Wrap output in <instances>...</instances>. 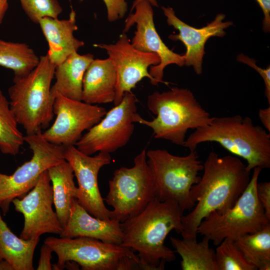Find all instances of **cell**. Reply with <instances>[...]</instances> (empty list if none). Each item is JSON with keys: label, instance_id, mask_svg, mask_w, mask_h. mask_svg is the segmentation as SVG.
<instances>
[{"label": "cell", "instance_id": "17", "mask_svg": "<svg viewBox=\"0 0 270 270\" xmlns=\"http://www.w3.org/2000/svg\"><path fill=\"white\" fill-rule=\"evenodd\" d=\"M162 9L166 18L168 24L172 26L179 32L178 34L170 35L168 38L173 40L181 41L186 48V52L184 54V65L192 66L195 72L200 74L206 41L212 36H224L226 34L224 30L232 25V22H223L225 14H218L214 20L206 26L198 28L179 19L172 8L162 6Z\"/></svg>", "mask_w": 270, "mask_h": 270}, {"label": "cell", "instance_id": "34", "mask_svg": "<svg viewBox=\"0 0 270 270\" xmlns=\"http://www.w3.org/2000/svg\"><path fill=\"white\" fill-rule=\"evenodd\" d=\"M264 14L262 30L266 32L270 31V0H256Z\"/></svg>", "mask_w": 270, "mask_h": 270}, {"label": "cell", "instance_id": "25", "mask_svg": "<svg viewBox=\"0 0 270 270\" xmlns=\"http://www.w3.org/2000/svg\"><path fill=\"white\" fill-rule=\"evenodd\" d=\"M40 60L27 44L0 39V66L12 70L14 79L28 75L38 66Z\"/></svg>", "mask_w": 270, "mask_h": 270}, {"label": "cell", "instance_id": "23", "mask_svg": "<svg viewBox=\"0 0 270 270\" xmlns=\"http://www.w3.org/2000/svg\"><path fill=\"white\" fill-rule=\"evenodd\" d=\"M40 238L18 237L3 220L0 210V261L5 260L13 270H33V258Z\"/></svg>", "mask_w": 270, "mask_h": 270}, {"label": "cell", "instance_id": "32", "mask_svg": "<svg viewBox=\"0 0 270 270\" xmlns=\"http://www.w3.org/2000/svg\"><path fill=\"white\" fill-rule=\"evenodd\" d=\"M256 192L258 200L267 216L270 218V182H258Z\"/></svg>", "mask_w": 270, "mask_h": 270}, {"label": "cell", "instance_id": "10", "mask_svg": "<svg viewBox=\"0 0 270 270\" xmlns=\"http://www.w3.org/2000/svg\"><path fill=\"white\" fill-rule=\"evenodd\" d=\"M42 132L24 136V142L32 152L30 160L18 167L12 174L0 172V210L4 216L8 212L12 201L27 194L44 171L65 160L64 146L48 142L42 137Z\"/></svg>", "mask_w": 270, "mask_h": 270}, {"label": "cell", "instance_id": "9", "mask_svg": "<svg viewBox=\"0 0 270 270\" xmlns=\"http://www.w3.org/2000/svg\"><path fill=\"white\" fill-rule=\"evenodd\" d=\"M131 168L116 170L104 199L112 208L110 218L120 222L140 212L156 197L155 185L144 149Z\"/></svg>", "mask_w": 270, "mask_h": 270}, {"label": "cell", "instance_id": "38", "mask_svg": "<svg viewBox=\"0 0 270 270\" xmlns=\"http://www.w3.org/2000/svg\"><path fill=\"white\" fill-rule=\"evenodd\" d=\"M0 270H13L10 264L5 260L0 261Z\"/></svg>", "mask_w": 270, "mask_h": 270}, {"label": "cell", "instance_id": "4", "mask_svg": "<svg viewBox=\"0 0 270 270\" xmlns=\"http://www.w3.org/2000/svg\"><path fill=\"white\" fill-rule=\"evenodd\" d=\"M148 109L156 116L152 120L142 118L137 112L134 122L151 128L156 138L183 146L190 129L208 124L212 119L188 88L174 87L148 97Z\"/></svg>", "mask_w": 270, "mask_h": 270}, {"label": "cell", "instance_id": "19", "mask_svg": "<svg viewBox=\"0 0 270 270\" xmlns=\"http://www.w3.org/2000/svg\"><path fill=\"white\" fill-rule=\"evenodd\" d=\"M48 43L46 54L50 60L57 66L65 60L70 55L78 52L84 44L74 36L78 30L76 14L72 10L69 18L66 20L44 18L38 24Z\"/></svg>", "mask_w": 270, "mask_h": 270}, {"label": "cell", "instance_id": "26", "mask_svg": "<svg viewBox=\"0 0 270 270\" xmlns=\"http://www.w3.org/2000/svg\"><path fill=\"white\" fill-rule=\"evenodd\" d=\"M246 261L256 270H270V225L234 241Z\"/></svg>", "mask_w": 270, "mask_h": 270}, {"label": "cell", "instance_id": "18", "mask_svg": "<svg viewBox=\"0 0 270 270\" xmlns=\"http://www.w3.org/2000/svg\"><path fill=\"white\" fill-rule=\"evenodd\" d=\"M120 224L114 219L102 220L92 216L76 199L72 206L68 221L60 237H88L120 245L123 236Z\"/></svg>", "mask_w": 270, "mask_h": 270}, {"label": "cell", "instance_id": "13", "mask_svg": "<svg viewBox=\"0 0 270 270\" xmlns=\"http://www.w3.org/2000/svg\"><path fill=\"white\" fill-rule=\"evenodd\" d=\"M12 203L16 210L24 217L20 238L26 240L44 234H60L62 227L52 208V188L48 170L27 194L21 198H14Z\"/></svg>", "mask_w": 270, "mask_h": 270}, {"label": "cell", "instance_id": "2", "mask_svg": "<svg viewBox=\"0 0 270 270\" xmlns=\"http://www.w3.org/2000/svg\"><path fill=\"white\" fill-rule=\"evenodd\" d=\"M184 212L172 200L155 197L136 214L121 222V246L138 252L141 270H162L176 260L174 251L164 244L172 230L181 234Z\"/></svg>", "mask_w": 270, "mask_h": 270}, {"label": "cell", "instance_id": "21", "mask_svg": "<svg viewBox=\"0 0 270 270\" xmlns=\"http://www.w3.org/2000/svg\"><path fill=\"white\" fill-rule=\"evenodd\" d=\"M90 54H80L76 52L56 66V82L51 87L54 98L57 94L74 100H82V82L85 72L94 60Z\"/></svg>", "mask_w": 270, "mask_h": 270}, {"label": "cell", "instance_id": "6", "mask_svg": "<svg viewBox=\"0 0 270 270\" xmlns=\"http://www.w3.org/2000/svg\"><path fill=\"white\" fill-rule=\"evenodd\" d=\"M44 243L58 256L54 270H62L72 262L84 270H141L139 258L131 249L88 237L50 236Z\"/></svg>", "mask_w": 270, "mask_h": 270}, {"label": "cell", "instance_id": "14", "mask_svg": "<svg viewBox=\"0 0 270 270\" xmlns=\"http://www.w3.org/2000/svg\"><path fill=\"white\" fill-rule=\"evenodd\" d=\"M94 46L106 50L114 64L117 74L116 94L114 104L118 105L126 92L136 87L144 78L156 86L148 68L160 62L159 56L154 52H144L133 46L128 36L122 32L114 44H98Z\"/></svg>", "mask_w": 270, "mask_h": 270}, {"label": "cell", "instance_id": "29", "mask_svg": "<svg viewBox=\"0 0 270 270\" xmlns=\"http://www.w3.org/2000/svg\"><path fill=\"white\" fill-rule=\"evenodd\" d=\"M28 18L38 24L44 18H56L62 12L58 0H19Z\"/></svg>", "mask_w": 270, "mask_h": 270}, {"label": "cell", "instance_id": "5", "mask_svg": "<svg viewBox=\"0 0 270 270\" xmlns=\"http://www.w3.org/2000/svg\"><path fill=\"white\" fill-rule=\"evenodd\" d=\"M56 67L47 54L40 56L38 66L26 76L14 78L8 88L10 108L26 134L42 132L53 119L51 84Z\"/></svg>", "mask_w": 270, "mask_h": 270}, {"label": "cell", "instance_id": "35", "mask_svg": "<svg viewBox=\"0 0 270 270\" xmlns=\"http://www.w3.org/2000/svg\"><path fill=\"white\" fill-rule=\"evenodd\" d=\"M259 118L266 130L270 132V106L258 111Z\"/></svg>", "mask_w": 270, "mask_h": 270}, {"label": "cell", "instance_id": "30", "mask_svg": "<svg viewBox=\"0 0 270 270\" xmlns=\"http://www.w3.org/2000/svg\"><path fill=\"white\" fill-rule=\"evenodd\" d=\"M238 61L248 65L254 68L262 78L264 86V94L267 98L268 104H270V66L268 65L266 68L258 66L256 60L248 56L240 54L237 56Z\"/></svg>", "mask_w": 270, "mask_h": 270}, {"label": "cell", "instance_id": "12", "mask_svg": "<svg viewBox=\"0 0 270 270\" xmlns=\"http://www.w3.org/2000/svg\"><path fill=\"white\" fill-rule=\"evenodd\" d=\"M53 112L55 120L42 135L48 142L64 146H75L82 132L98 124L107 112L102 106L60 94L55 96Z\"/></svg>", "mask_w": 270, "mask_h": 270}, {"label": "cell", "instance_id": "39", "mask_svg": "<svg viewBox=\"0 0 270 270\" xmlns=\"http://www.w3.org/2000/svg\"></svg>", "mask_w": 270, "mask_h": 270}, {"label": "cell", "instance_id": "20", "mask_svg": "<svg viewBox=\"0 0 270 270\" xmlns=\"http://www.w3.org/2000/svg\"><path fill=\"white\" fill-rule=\"evenodd\" d=\"M116 85L117 74L112 60L94 59L84 74L82 100L92 104L114 102Z\"/></svg>", "mask_w": 270, "mask_h": 270}, {"label": "cell", "instance_id": "11", "mask_svg": "<svg viewBox=\"0 0 270 270\" xmlns=\"http://www.w3.org/2000/svg\"><path fill=\"white\" fill-rule=\"evenodd\" d=\"M136 102V98L131 92L126 93L120 103L107 112L98 124L82 135L74 146L88 156L97 152L110 154L124 146L134 129Z\"/></svg>", "mask_w": 270, "mask_h": 270}, {"label": "cell", "instance_id": "37", "mask_svg": "<svg viewBox=\"0 0 270 270\" xmlns=\"http://www.w3.org/2000/svg\"><path fill=\"white\" fill-rule=\"evenodd\" d=\"M142 0H134L132 5V7L131 8L130 12H132V11L134 8V7L137 4H138L139 2H140ZM148 0L152 6H154L156 7L158 6V4L156 0Z\"/></svg>", "mask_w": 270, "mask_h": 270}, {"label": "cell", "instance_id": "28", "mask_svg": "<svg viewBox=\"0 0 270 270\" xmlns=\"http://www.w3.org/2000/svg\"><path fill=\"white\" fill-rule=\"evenodd\" d=\"M217 246L215 254L218 270H256L245 259L234 240L226 238Z\"/></svg>", "mask_w": 270, "mask_h": 270}, {"label": "cell", "instance_id": "15", "mask_svg": "<svg viewBox=\"0 0 270 270\" xmlns=\"http://www.w3.org/2000/svg\"><path fill=\"white\" fill-rule=\"evenodd\" d=\"M64 158L71 166L78 183L77 200L92 216L102 220L110 218L111 210L104 203L98 185L100 168L110 163V154L98 152L92 156L74 146H64Z\"/></svg>", "mask_w": 270, "mask_h": 270}, {"label": "cell", "instance_id": "8", "mask_svg": "<svg viewBox=\"0 0 270 270\" xmlns=\"http://www.w3.org/2000/svg\"><path fill=\"white\" fill-rule=\"evenodd\" d=\"M246 188L235 204L222 214L214 212L200 222L198 234L218 245L224 239L236 240L246 234L257 232L270 225L269 218L258 200L256 192L262 169L256 167Z\"/></svg>", "mask_w": 270, "mask_h": 270}, {"label": "cell", "instance_id": "36", "mask_svg": "<svg viewBox=\"0 0 270 270\" xmlns=\"http://www.w3.org/2000/svg\"><path fill=\"white\" fill-rule=\"evenodd\" d=\"M8 8L7 0H0V24L2 22L5 14Z\"/></svg>", "mask_w": 270, "mask_h": 270}, {"label": "cell", "instance_id": "27", "mask_svg": "<svg viewBox=\"0 0 270 270\" xmlns=\"http://www.w3.org/2000/svg\"><path fill=\"white\" fill-rule=\"evenodd\" d=\"M18 125L10 102L0 90V150L2 154L16 156L25 142Z\"/></svg>", "mask_w": 270, "mask_h": 270}, {"label": "cell", "instance_id": "3", "mask_svg": "<svg viewBox=\"0 0 270 270\" xmlns=\"http://www.w3.org/2000/svg\"><path fill=\"white\" fill-rule=\"evenodd\" d=\"M206 142L218 143L234 156L245 160L250 172L256 167L270 168V134L254 125L250 117H212L208 124L190 134L184 146L190 151Z\"/></svg>", "mask_w": 270, "mask_h": 270}, {"label": "cell", "instance_id": "7", "mask_svg": "<svg viewBox=\"0 0 270 270\" xmlns=\"http://www.w3.org/2000/svg\"><path fill=\"white\" fill-rule=\"evenodd\" d=\"M147 162L154 178L156 197L161 201L176 202L184 212L195 206L190 195L191 188L198 183L203 164L196 150L185 156L171 154L164 149L146 151Z\"/></svg>", "mask_w": 270, "mask_h": 270}, {"label": "cell", "instance_id": "24", "mask_svg": "<svg viewBox=\"0 0 270 270\" xmlns=\"http://www.w3.org/2000/svg\"><path fill=\"white\" fill-rule=\"evenodd\" d=\"M172 246L182 258V270H218L215 250L210 248V240L203 236L202 241L170 238Z\"/></svg>", "mask_w": 270, "mask_h": 270}, {"label": "cell", "instance_id": "16", "mask_svg": "<svg viewBox=\"0 0 270 270\" xmlns=\"http://www.w3.org/2000/svg\"><path fill=\"white\" fill-rule=\"evenodd\" d=\"M134 9V13L130 14L126 20L122 32H126L134 24H136L132 44L139 50L154 52L159 56L160 63L151 66L149 73L154 78L156 86L160 82L166 84L163 81L164 69L170 64L179 66H184V55H180L169 49L162 40L154 24L152 6L148 0L140 2Z\"/></svg>", "mask_w": 270, "mask_h": 270}, {"label": "cell", "instance_id": "31", "mask_svg": "<svg viewBox=\"0 0 270 270\" xmlns=\"http://www.w3.org/2000/svg\"><path fill=\"white\" fill-rule=\"evenodd\" d=\"M102 0L106 8L108 20L110 22L123 18L128 11V4L126 0Z\"/></svg>", "mask_w": 270, "mask_h": 270}, {"label": "cell", "instance_id": "33", "mask_svg": "<svg viewBox=\"0 0 270 270\" xmlns=\"http://www.w3.org/2000/svg\"><path fill=\"white\" fill-rule=\"evenodd\" d=\"M52 252V248L44 243L40 249V258L36 270H52V264H51Z\"/></svg>", "mask_w": 270, "mask_h": 270}, {"label": "cell", "instance_id": "22", "mask_svg": "<svg viewBox=\"0 0 270 270\" xmlns=\"http://www.w3.org/2000/svg\"><path fill=\"white\" fill-rule=\"evenodd\" d=\"M48 172L52 184L56 212L63 229L68 221L72 203L77 199L78 188L74 182V174L66 160L50 167Z\"/></svg>", "mask_w": 270, "mask_h": 270}, {"label": "cell", "instance_id": "1", "mask_svg": "<svg viewBox=\"0 0 270 270\" xmlns=\"http://www.w3.org/2000/svg\"><path fill=\"white\" fill-rule=\"evenodd\" d=\"M203 166L202 176L190 192L196 204L182 217V238L196 240L201 222L212 212L222 214L232 207L250 181L251 172L234 156L220 157L211 152Z\"/></svg>", "mask_w": 270, "mask_h": 270}]
</instances>
